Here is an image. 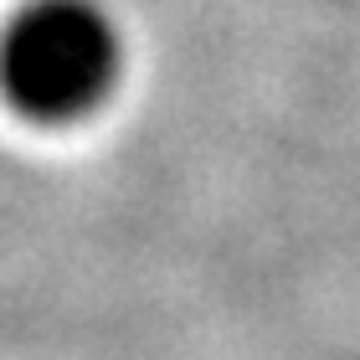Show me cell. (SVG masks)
Masks as SVG:
<instances>
[{"label":"cell","instance_id":"cell-1","mask_svg":"<svg viewBox=\"0 0 360 360\" xmlns=\"http://www.w3.org/2000/svg\"><path fill=\"white\" fill-rule=\"evenodd\" d=\"M124 37L103 0H21L0 26V93L31 124H77L108 103Z\"/></svg>","mask_w":360,"mask_h":360}]
</instances>
